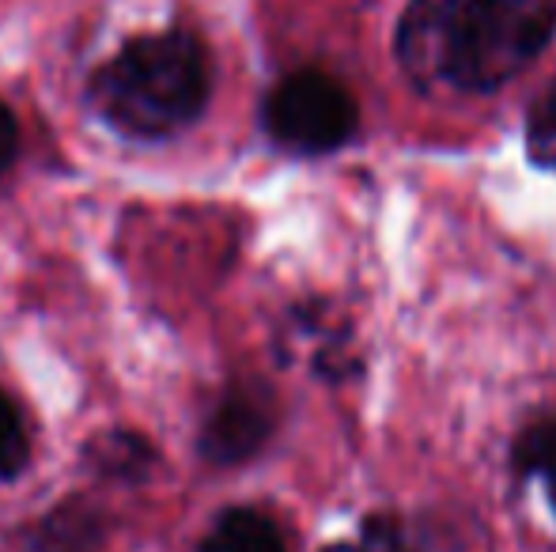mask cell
<instances>
[{
  "instance_id": "obj_5",
  "label": "cell",
  "mask_w": 556,
  "mask_h": 552,
  "mask_svg": "<svg viewBox=\"0 0 556 552\" xmlns=\"http://www.w3.org/2000/svg\"><path fill=\"white\" fill-rule=\"evenodd\" d=\"M201 552H288L280 526L254 508H231L213 523Z\"/></svg>"
},
{
  "instance_id": "obj_9",
  "label": "cell",
  "mask_w": 556,
  "mask_h": 552,
  "mask_svg": "<svg viewBox=\"0 0 556 552\" xmlns=\"http://www.w3.org/2000/svg\"><path fill=\"white\" fill-rule=\"evenodd\" d=\"M27 454H30V442H27L23 416L15 409V401L0 390V480H12L27 465Z\"/></svg>"
},
{
  "instance_id": "obj_10",
  "label": "cell",
  "mask_w": 556,
  "mask_h": 552,
  "mask_svg": "<svg viewBox=\"0 0 556 552\" xmlns=\"http://www.w3.org/2000/svg\"><path fill=\"white\" fill-rule=\"evenodd\" d=\"M99 465L106 473H117V477H140L144 473V462H148V447L137 439V435H111L106 439V450H96Z\"/></svg>"
},
{
  "instance_id": "obj_1",
  "label": "cell",
  "mask_w": 556,
  "mask_h": 552,
  "mask_svg": "<svg viewBox=\"0 0 556 552\" xmlns=\"http://www.w3.org/2000/svg\"><path fill=\"white\" fill-rule=\"evenodd\" d=\"M556 0H409L397 61L425 91H496L549 46Z\"/></svg>"
},
{
  "instance_id": "obj_2",
  "label": "cell",
  "mask_w": 556,
  "mask_h": 552,
  "mask_svg": "<svg viewBox=\"0 0 556 552\" xmlns=\"http://www.w3.org/2000/svg\"><path fill=\"white\" fill-rule=\"evenodd\" d=\"M91 99L125 137H170L205 111L208 53L190 30L137 38L99 68Z\"/></svg>"
},
{
  "instance_id": "obj_4",
  "label": "cell",
  "mask_w": 556,
  "mask_h": 552,
  "mask_svg": "<svg viewBox=\"0 0 556 552\" xmlns=\"http://www.w3.org/2000/svg\"><path fill=\"white\" fill-rule=\"evenodd\" d=\"M273 432V409H269V398L262 390H231L227 398L220 401V409L213 413L205 427V454L213 462H242L250 458Z\"/></svg>"
},
{
  "instance_id": "obj_3",
  "label": "cell",
  "mask_w": 556,
  "mask_h": 552,
  "mask_svg": "<svg viewBox=\"0 0 556 552\" xmlns=\"http://www.w3.org/2000/svg\"><path fill=\"white\" fill-rule=\"evenodd\" d=\"M356 121L359 111L349 88L318 68L285 76L265 99V129L277 144L292 147V152H333V147L349 144Z\"/></svg>"
},
{
  "instance_id": "obj_8",
  "label": "cell",
  "mask_w": 556,
  "mask_h": 552,
  "mask_svg": "<svg viewBox=\"0 0 556 552\" xmlns=\"http://www.w3.org/2000/svg\"><path fill=\"white\" fill-rule=\"evenodd\" d=\"M527 147L538 167L556 170V84L542 91L527 118Z\"/></svg>"
},
{
  "instance_id": "obj_11",
  "label": "cell",
  "mask_w": 556,
  "mask_h": 552,
  "mask_svg": "<svg viewBox=\"0 0 556 552\" xmlns=\"http://www.w3.org/2000/svg\"><path fill=\"white\" fill-rule=\"evenodd\" d=\"M356 552H409V545H405L402 530H394L390 523H367Z\"/></svg>"
},
{
  "instance_id": "obj_12",
  "label": "cell",
  "mask_w": 556,
  "mask_h": 552,
  "mask_svg": "<svg viewBox=\"0 0 556 552\" xmlns=\"http://www.w3.org/2000/svg\"><path fill=\"white\" fill-rule=\"evenodd\" d=\"M15 152H20V129H15L12 111L0 103V175L15 163Z\"/></svg>"
},
{
  "instance_id": "obj_7",
  "label": "cell",
  "mask_w": 556,
  "mask_h": 552,
  "mask_svg": "<svg viewBox=\"0 0 556 552\" xmlns=\"http://www.w3.org/2000/svg\"><path fill=\"white\" fill-rule=\"evenodd\" d=\"M515 470L538 480L556 511V420H538L515 442Z\"/></svg>"
},
{
  "instance_id": "obj_6",
  "label": "cell",
  "mask_w": 556,
  "mask_h": 552,
  "mask_svg": "<svg viewBox=\"0 0 556 552\" xmlns=\"http://www.w3.org/2000/svg\"><path fill=\"white\" fill-rule=\"evenodd\" d=\"M103 538V523L80 503L53 511L27 541V552H91Z\"/></svg>"
}]
</instances>
